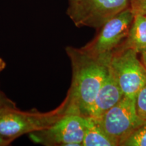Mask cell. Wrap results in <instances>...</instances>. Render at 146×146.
<instances>
[{"mask_svg": "<svg viewBox=\"0 0 146 146\" xmlns=\"http://www.w3.org/2000/svg\"><path fill=\"white\" fill-rule=\"evenodd\" d=\"M72 67V81L65 98L67 109L84 117L89 111L96 95L109 72L110 54L93 56L72 46L65 48Z\"/></svg>", "mask_w": 146, "mask_h": 146, "instance_id": "6da1fadb", "label": "cell"}, {"mask_svg": "<svg viewBox=\"0 0 146 146\" xmlns=\"http://www.w3.org/2000/svg\"><path fill=\"white\" fill-rule=\"evenodd\" d=\"M65 100L54 110L41 112L23 111L16 107L0 108V135L14 141L24 135H29L52 125L68 112Z\"/></svg>", "mask_w": 146, "mask_h": 146, "instance_id": "7a4b0ae2", "label": "cell"}, {"mask_svg": "<svg viewBox=\"0 0 146 146\" xmlns=\"http://www.w3.org/2000/svg\"><path fill=\"white\" fill-rule=\"evenodd\" d=\"M129 5V0H68L66 14L76 27L100 29Z\"/></svg>", "mask_w": 146, "mask_h": 146, "instance_id": "3957f363", "label": "cell"}, {"mask_svg": "<svg viewBox=\"0 0 146 146\" xmlns=\"http://www.w3.org/2000/svg\"><path fill=\"white\" fill-rule=\"evenodd\" d=\"M85 117L66 112L52 125L29 134L35 143L45 146H83Z\"/></svg>", "mask_w": 146, "mask_h": 146, "instance_id": "277c9868", "label": "cell"}, {"mask_svg": "<svg viewBox=\"0 0 146 146\" xmlns=\"http://www.w3.org/2000/svg\"><path fill=\"white\" fill-rule=\"evenodd\" d=\"M109 70L125 96L135 98L146 84V68L137 58V52L131 49L113 51Z\"/></svg>", "mask_w": 146, "mask_h": 146, "instance_id": "5b68a950", "label": "cell"}, {"mask_svg": "<svg viewBox=\"0 0 146 146\" xmlns=\"http://www.w3.org/2000/svg\"><path fill=\"white\" fill-rule=\"evenodd\" d=\"M96 119L102 129L118 145L144 121L137 114L135 98L125 96Z\"/></svg>", "mask_w": 146, "mask_h": 146, "instance_id": "8992f818", "label": "cell"}, {"mask_svg": "<svg viewBox=\"0 0 146 146\" xmlns=\"http://www.w3.org/2000/svg\"><path fill=\"white\" fill-rule=\"evenodd\" d=\"M134 16L129 7L126 8L104 24L98 35L81 48L93 56L112 53L127 37Z\"/></svg>", "mask_w": 146, "mask_h": 146, "instance_id": "52a82bcc", "label": "cell"}, {"mask_svg": "<svg viewBox=\"0 0 146 146\" xmlns=\"http://www.w3.org/2000/svg\"><path fill=\"white\" fill-rule=\"evenodd\" d=\"M123 96V91L109 70L108 74L96 95L88 116L100 118L116 105Z\"/></svg>", "mask_w": 146, "mask_h": 146, "instance_id": "ba28073f", "label": "cell"}, {"mask_svg": "<svg viewBox=\"0 0 146 146\" xmlns=\"http://www.w3.org/2000/svg\"><path fill=\"white\" fill-rule=\"evenodd\" d=\"M145 48L146 16L137 14L134 16L127 37L115 50L131 49L137 53H141Z\"/></svg>", "mask_w": 146, "mask_h": 146, "instance_id": "9c48e42d", "label": "cell"}, {"mask_svg": "<svg viewBox=\"0 0 146 146\" xmlns=\"http://www.w3.org/2000/svg\"><path fill=\"white\" fill-rule=\"evenodd\" d=\"M118 143L100 127L96 118L85 117L83 146H117Z\"/></svg>", "mask_w": 146, "mask_h": 146, "instance_id": "30bf717a", "label": "cell"}, {"mask_svg": "<svg viewBox=\"0 0 146 146\" xmlns=\"http://www.w3.org/2000/svg\"><path fill=\"white\" fill-rule=\"evenodd\" d=\"M120 146H146V120L138 126Z\"/></svg>", "mask_w": 146, "mask_h": 146, "instance_id": "8fae6325", "label": "cell"}, {"mask_svg": "<svg viewBox=\"0 0 146 146\" xmlns=\"http://www.w3.org/2000/svg\"><path fill=\"white\" fill-rule=\"evenodd\" d=\"M137 114L143 120H146V84L138 91L135 98Z\"/></svg>", "mask_w": 146, "mask_h": 146, "instance_id": "7c38bea8", "label": "cell"}, {"mask_svg": "<svg viewBox=\"0 0 146 146\" xmlns=\"http://www.w3.org/2000/svg\"><path fill=\"white\" fill-rule=\"evenodd\" d=\"M129 7L134 16H146V0H129Z\"/></svg>", "mask_w": 146, "mask_h": 146, "instance_id": "4fadbf2b", "label": "cell"}, {"mask_svg": "<svg viewBox=\"0 0 146 146\" xmlns=\"http://www.w3.org/2000/svg\"><path fill=\"white\" fill-rule=\"evenodd\" d=\"M3 107H16V104L0 91V108Z\"/></svg>", "mask_w": 146, "mask_h": 146, "instance_id": "5bb4252c", "label": "cell"}, {"mask_svg": "<svg viewBox=\"0 0 146 146\" xmlns=\"http://www.w3.org/2000/svg\"><path fill=\"white\" fill-rule=\"evenodd\" d=\"M12 141L9 140L8 139L3 137L2 135H0V146H8L11 145L12 143Z\"/></svg>", "mask_w": 146, "mask_h": 146, "instance_id": "9a60e30c", "label": "cell"}, {"mask_svg": "<svg viewBox=\"0 0 146 146\" xmlns=\"http://www.w3.org/2000/svg\"><path fill=\"white\" fill-rule=\"evenodd\" d=\"M5 67H6V62L2 58L0 57V73L4 70Z\"/></svg>", "mask_w": 146, "mask_h": 146, "instance_id": "2e32d148", "label": "cell"}, {"mask_svg": "<svg viewBox=\"0 0 146 146\" xmlns=\"http://www.w3.org/2000/svg\"><path fill=\"white\" fill-rule=\"evenodd\" d=\"M141 55L142 63L143 64V65L145 66V67L146 68V48L141 52Z\"/></svg>", "mask_w": 146, "mask_h": 146, "instance_id": "e0dca14e", "label": "cell"}, {"mask_svg": "<svg viewBox=\"0 0 146 146\" xmlns=\"http://www.w3.org/2000/svg\"></svg>", "mask_w": 146, "mask_h": 146, "instance_id": "ac0fdd59", "label": "cell"}]
</instances>
